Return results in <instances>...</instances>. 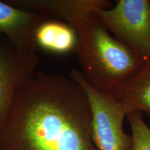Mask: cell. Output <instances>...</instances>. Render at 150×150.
Instances as JSON below:
<instances>
[{
	"label": "cell",
	"mask_w": 150,
	"mask_h": 150,
	"mask_svg": "<svg viewBox=\"0 0 150 150\" xmlns=\"http://www.w3.org/2000/svg\"><path fill=\"white\" fill-rule=\"evenodd\" d=\"M0 150H97L83 88L38 72L17 89L0 125Z\"/></svg>",
	"instance_id": "1"
},
{
	"label": "cell",
	"mask_w": 150,
	"mask_h": 150,
	"mask_svg": "<svg viewBox=\"0 0 150 150\" xmlns=\"http://www.w3.org/2000/svg\"><path fill=\"white\" fill-rule=\"evenodd\" d=\"M38 65L36 53L0 36V125L17 89L35 76Z\"/></svg>",
	"instance_id": "5"
},
{
	"label": "cell",
	"mask_w": 150,
	"mask_h": 150,
	"mask_svg": "<svg viewBox=\"0 0 150 150\" xmlns=\"http://www.w3.org/2000/svg\"><path fill=\"white\" fill-rule=\"evenodd\" d=\"M77 41V32L74 28L54 19L43 21L35 33L37 48L50 53L64 54L74 52Z\"/></svg>",
	"instance_id": "9"
},
{
	"label": "cell",
	"mask_w": 150,
	"mask_h": 150,
	"mask_svg": "<svg viewBox=\"0 0 150 150\" xmlns=\"http://www.w3.org/2000/svg\"><path fill=\"white\" fill-rule=\"evenodd\" d=\"M127 117L131 129V150H150V127L144 121L142 112H131Z\"/></svg>",
	"instance_id": "10"
},
{
	"label": "cell",
	"mask_w": 150,
	"mask_h": 150,
	"mask_svg": "<svg viewBox=\"0 0 150 150\" xmlns=\"http://www.w3.org/2000/svg\"><path fill=\"white\" fill-rule=\"evenodd\" d=\"M22 10L36 13L76 28L81 20L102 9L113 6L109 0H5Z\"/></svg>",
	"instance_id": "6"
},
{
	"label": "cell",
	"mask_w": 150,
	"mask_h": 150,
	"mask_svg": "<svg viewBox=\"0 0 150 150\" xmlns=\"http://www.w3.org/2000/svg\"><path fill=\"white\" fill-rule=\"evenodd\" d=\"M75 29L78 41L74 52L81 72L101 93L112 94L145 64L110 34L95 13L81 20Z\"/></svg>",
	"instance_id": "2"
},
{
	"label": "cell",
	"mask_w": 150,
	"mask_h": 150,
	"mask_svg": "<svg viewBox=\"0 0 150 150\" xmlns=\"http://www.w3.org/2000/svg\"><path fill=\"white\" fill-rule=\"evenodd\" d=\"M95 14L112 36L150 63L149 0H119Z\"/></svg>",
	"instance_id": "4"
},
{
	"label": "cell",
	"mask_w": 150,
	"mask_h": 150,
	"mask_svg": "<svg viewBox=\"0 0 150 150\" xmlns=\"http://www.w3.org/2000/svg\"><path fill=\"white\" fill-rule=\"evenodd\" d=\"M47 19L43 15L22 10L0 1V36L8 38L24 50L36 53L35 31Z\"/></svg>",
	"instance_id": "7"
},
{
	"label": "cell",
	"mask_w": 150,
	"mask_h": 150,
	"mask_svg": "<svg viewBox=\"0 0 150 150\" xmlns=\"http://www.w3.org/2000/svg\"><path fill=\"white\" fill-rule=\"evenodd\" d=\"M69 76L87 95L92 113V136L97 150H131L132 137L123 128L127 114L121 105L111 94L94 88L81 70L72 69Z\"/></svg>",
	"instance_id": "3"
},
{
	"label": "cell",
	"mask_w": 150,
	"mask_h": 150,
	"mask_svg": "<svg viewBox=\"0 0 150 150\" xmlns=\"http://www.w3.org/2000/svg\"><path fill=\"white\" fill-rule=\"evenodd\" d=\"M111 95L127 112H145L150 117V63L145 64Z\"/></svg>",
	"instance_id": "8"
}]
</instances>
